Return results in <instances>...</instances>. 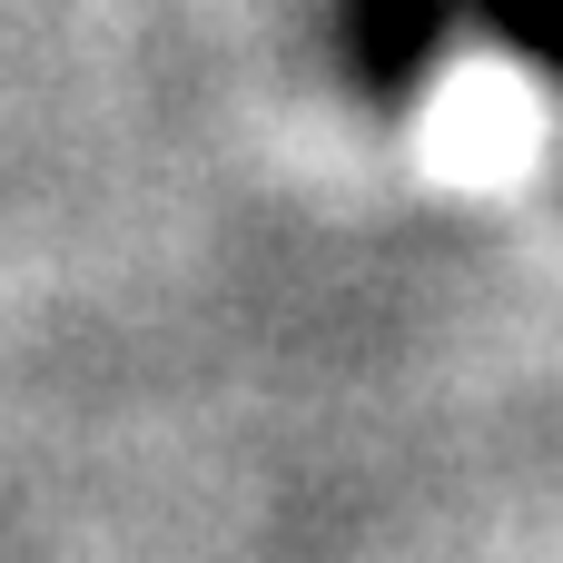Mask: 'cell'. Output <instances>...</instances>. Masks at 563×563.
Instances as JSON below:
<instances>
[{"mask_svg": "<svg viewBox=\"0 0 563 563\" xmlns=\"http://www.w3.org/2000/svg\"><path fill=\"white\" fill-rule=\"evenodd\" d=\"M455 20H465V0H346V49L376 89H406L416 69H435Z\"/></svg>", "mask_w": 563, "mask_h": 563, "instance_id": "1", "label": "cell"}, {"mask_svg": "<svg viewBox=\"0 0 563 563\" xmlns=\"http://www.w3.org/2000/svg\"><path fill=\"white\" fill-rule=\"evenodd\" d=\"M475 20H495L525 59H544V69H563V0H465Z\"/></svg>", "mask_w": 563, "mask_h": 563, "instance_id": "2", "label": "cell"}]
</instances>
